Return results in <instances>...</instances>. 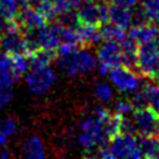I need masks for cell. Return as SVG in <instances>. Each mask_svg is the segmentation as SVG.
Instances as JSON below:
<instances>
[{
	"label": "cell",
	"mask_w": 159,
	"mask_h": 159,
	"mask_svg": "<svg viewBox=\"0 0 159 159\" xmlns=\"http://www.w3.org/2000/svg\"><path fill=\"white\" fill-rule=\"evenodd\" d=\"M109 114L111 112L106 108L97 107L92 116L81 120L76 135L77 144L81 148L86 150H93L108 144L111 137L107 132L106 120Z\"/></svg>",
	"instance_id": "obj_1"
},
{
	"label": "cell",
	"mask_w": 159,
	"mask_h": 159,
	"mask_svg": "<svg viewBox=\"0 0 159 159\" xmlns=\"http://www.w3.org/2000/svg\"><path fill=\"white\" fill-rule=\"evenodd\" d=\"M58 70L68 77L84 75L97 66V56L88 48H78L77 45H61L56 55Z\"/></svg>",
	"instance_id": "obj_2"
},
{
	"label": "cell",
	"mask_w": 159,
	"mask_h": 159,
	"mask_svg": "<svg viewBox=\"0 0 159 159\" xmlns=\"http://www.w3.org/2000/svg\"><path fill=\"white\" fill-rule=\"evenodd\" d=\"M56 78V71L51 66L35 67L30 68V71L25 75V83L31 93L43 94L52 87Z\"/></svg>",
	"instance_id": "obj_3"
},
{
	"label": "cell",
	"mask_w": 159,
	"mask_h": 159,
	"mask_svg": "<svg viewBox=\"0 0 159 159\" xmlns=\"http://www.w3.org/2000/svg\"><path fill=\"white\" fill-rule=\"evenodd\" d=\"M122 65V48L120 43L116 41L103 40L97 50V66L102 76L108 75V72Z\"/></svg>",
	"instance_id": "obj_4"
},
{
	"label": "cell",
	"mask_w": 159,
	"mask_h": 159,
	"mask_svg": "<svg viewBox=\"0 0 159 159\" xmlns=\"http://www.w3.org/2000/svg\"><path fill=\"white\" fill-rule=\"evenodd\" d=\"M158 63H159V50L155 45V40L138 46L137 70L140 72V75L148 78H153Z\"/></svg>",
	"instance_id": "obj_5"
},
{
	"label": "cell",
	"mask_w": 159,
	"mask_h": 159,
	"mask_svg": "<svg viewBox=\"0 0 159 159\" xmlns=\"http://www.w3.org/2000/svg\"><path fill=\"white\" fill-rule=\"evenodd\" d=\"M111 83L122 93H133L140 86L139 76L125 66H118L108 72Z\"/></svg>",
	"instance_id": "obj_6"
},
{
	"label": "cell",
	"mask_w": 159,
	"mask_h": 159,
	"mask_svg": "<svg viewBox=\"0 0 159 159\" xmlns=\"http://www.w3.org/2000/svg\"><path fill=\"white\" fill-rule=\"evenodd\" d=\"M108 10H109V5L102 1L99 2L91 1V2L81 4L77 10L80 24L96 25V26L103 25L108 21Z\"/></svg>",
	"instance_id": "obj_7"
},
{
	"label": "cell",
	"mask_w": 159,
	"mask_h": 159,
	"mask_svg": "<svg viewBox=\"0 0 159 159\" xmlns=\"http://www.w3.org/2000/svg\"><path fill=\"white\" fill-rule=\"evenodd\" d=\"M0 50L9 55L26 52L25 35L15 20L5 32L0 34Z\"/></svg>",
	"instance_id": "obj_8"
},
{
	"label": "cell",
	"mask_w": 159,
	"mask_h": 159,
	"mask_svg": "<svg viewBox=\"0 0 159 159\" xmlns=\"http://www.w3.org/2000/svg\"><path fill=\"white\" fill-rule=\"evenodd\" d=\"M107 148L113 159H125L138 148V139L135 138V134L118 133L109 139Z\"/></svg>",
	"instance_id": "obj_9"
},
{
	"label": "cell",
	"mask_w": 159,
	"mask_h": 159,
	"mask_svg": "<svg viewBox=\"0 0 159 159\" xmlns=\"http://www.w3.org/2000/svg\"><path fill=\"white\" fill-rule=\"evenodd\" d=\"M15 21L17 22L19 27L22 32H31V31H40L46 26V19L43 15L35 7L25 6L22 10L19 11Z\"/></svg>",
	"instance_id": "obj_10"
},
{
	"label": "cell",
	"mask_w": 159,
	"mask_h": 159,
	"mask_svg": "<svg viewBox=\"0 0 159 159\" xmlns=\"http://www.w3.org/2000/svg\"><path fill=\"white\" fill-rule=\"evenodd\" d=\"M158 118L159 116L149 107L133 111V120L137 128V133H139L140 137H150L155 134Z\"/></svg>",
	"instance_id": "obj_11"
},
{
	"label": "cell",
	"mask_w": 159,
	"mask_h": 159,
	"mask_svg": "<svg viewBox=\"0 0 159 159\" xmlns=\"http://www.w3.org/2000/svg\"><path fill=\"white\" fill-rule=\"evenodd\" d=\"M63 26L61 24H51L39 31V46L40 48L56 51L62 45Z\"/></svg>",
	"instance_id": "obj_12"
},
{
	"label": "cell",
	"mask_w": 159,
	"mask_h": 159,
	"mask_svg": "<svg viewBox=\"0 0 159 159\" xmlns=\"http://www.w3.org/2000/svg\"><path fill=\"white\" fill-rule=\"evenodd\" d=\"M108 21L124 30H128L133 26V9H128L113 2L109 5Z\"/></svg>",
	"instance_id": "obj_13"
},
{
	"label": "cell",
	"mask_w": 159,
	"mask_h": 159,
	"mask_svg": "<svg viewBox=\"0 0 159 159\" xmlns=\"http://www.w3.org/2000/svg\"><path fill=\"white\" fill-rule=\"evenodd\" d=\"M24 159H46V150L41 138L36 134L29 135L21 147Z\"/></svg>",
	"instance_id": "obj_14"
},
{
	"label": "cell",
	"mask_w": 159,
	"mask_h": 159,
	"mask_svg": "<svg viewBox=\"0 0 159 159\" xmlns=\"http://www.w3.org/2000/svg\"><path fill=\"white\" fill-rule=\"evenodd\" d=\"M127 34L138 45H142V43L154 41L159 36V30H158V26H155L150 22H147V24H143V25L132 26L129 32H127Z\"/></svg>",
	"instance_id": "obj_15"
},
{
	"label": "cell",
	"mask_w": 159,
	"mask_h": 159,
	"mask_svg": "<svg viewBox=\"0 0 159 159\" xmlns=\"http://www.w3.org/2000/svg\"><path fill=\"white\" fill-rule=\"evenodd\" d=\"M77 35L80 43L84 46H93V45H99L102 42V34L101 29L96 25H84L80 24L77 27Z\"/></svg>",
	"instance_id": "obj_16"
},
{
	"label": "cell",
	"mask_w": 159,
	"mask_h": 159,
	"mask_svg": "<svg viewBox=\"0 0 159 159\" xmlns=\"http://www.w3.org/2000/svg\"><path fill=\"white\" fill-rule=\"evenodd\" d=\"M120 43V48H122V63L123 66L135 70L137 68V53H138V43L130 37L125 36V39L119 42Z\"/></svg>",
	"instance_id": "obj_17"
},
{
	"label": "cell",
	"mask_w": 159,
	"mask_h": 159,
	"mask_svg": "<svg viewBox=\"0 0 159 159\" xmlns=\"http://www.w3.org/2000/svg\"><path fill=\"white\" fill-rule=\"evenodd\" d=\"M138 145L144 159H159V138L155 135L142 137L138 139Z\"/></svg>",
	"instance_id": "obj_18"
},
{
	"label": "cell",
	"mask_w": 159,
	"mask_h": 159,
	"mask_svg": "<svg viewBox=\"0 0 159 159\" xmlns=\"http://www.w3.org/2000/svg\"><path fill=\"white\" fill-rule=\"evenodd\" d=\"M55 58H56L55 51L45 50V48H39V50H36V51L29 53L30 68L51 66V62H52Z\"/></svg>",
	"instance_id": "obj_19"
},
{
	"label": "cell",
	"mask_w": 159,
	"mask_h": 159,
	"mask_svg": "<svg viewBox=\"0 0 159 159\" xmlns=\"http://www.w3.org/2000/svg\"><path fill=\"white\" fill-rule=\"evenodd\" d=\"M99 29H101V34H102L103 40L122 42L127 36V32L124 29H122V27H119L112 22H106V24L101 25Z\"/></svg>",
	"instance_id": "obj_20"
},
{
	"label": "cell",
	"mask_w": 159,
	"mask_h": 159,
	"mask_svg": "<svg viewBox=\"0 0 159 159\" xmlns=\"http://www.w3.org/2000/svg\"><path fill=\"white\" fill-rule=\"evenodd\" d=\"M21 5H25L24 0H0V16L7 21L15 20Z\"/></svg>",
	"instance_id": "obj_21"
},
{
	"label": "cell",
	"mask_w": 159,
	"mask_h": 159,
	"mask_svg": "<svg viewBox=\"0 0 159 159\" xmlns=\"http://www.w3.org/2000/svg\"><path fill=\"white\" fill-rule=\"evenodd\" d=\"M93 93H94L96 98L103 103H107V102L112 101V98H113V88L106 81L96 82V84L93 87Z\"/></svg>",
	"instance_id": "obj_22"
},
{
	"label": "cell",
	"mask_w": 159,
	"mask_h": 159,
	"mask_svg": "<svg viewBox=\"0 0 159 159\" xmlns=\"http://www.w3.org/2000/svg\"><path fill=\"white\" fill-rule=\"evenodd\" d=\"M143 89L147 94L149 108L159 116V83L158 84H153V83L145 84Z\"/></svg>",
	"instance_id": "obj_23"
},
{
	"label": "cell",
	"mask_w": 159,
	"mask_h": 159,
	"mask_svg": "<svg viewBox=\"0 0 159 159\" xmlns=\"http://www.w3.org/2000/svg\"><path fill=\"white\" fill-rule=\"evenodd\" d=\"M57 21L58 24H61L65 27H71V29H76L80 25V20H78V14L76 10H73V6L62 11L58 16H57Z\"/></svg>",
	"instance_id": "obj_24"
},
{
	"label": "cell",
	"mask_w": 159,
	"mask_h": 159,
	"mask_svg": "<svg viewBox=\"0 0 159 159\" xmlns=\"http://www.w3.org/2000/svg\"><path fill=\"white\" fill-rule=\"evenodd\" d=\"M11 56H12V66H14L15 73L19 77L26 75L29 72V70H30V60L25 55V52L11 55Z\"/></svg>",
	"instance_id": "obj_25"
},
{
	"label": "cell",
	"mask_w": 159,
	"mask_h": 159,
	"mask_svg": "<svg viewBox=\"0 0 159 159\" xmlns=\"http://www.w3.org/2000/svg\"><path fill=\"white\" fill-rule=\"evenodd\" d=\"M17 132V122L14 117H4L0 119V134L7 140Z\"/></svg>",
	"instance_id": "obj_26"
},
{
	"label": "cell",
	"mask_w": 159,
	"mask_h": 159,
	"mask_svg": "<svg viewBox=\"0 0 159 159\" xmlns=\"http://www.w3.org/2000/svg\"><path fill=\"white\" fill-rule=\"evenodd\" d=\"M114 113L119 114V116H128L130 113H133L134 107L132 104V101L128 98H118L114 102Z\"/></svg>",
	"instance_id": "obj_27"
},
{
	"label": "cell",
	"mask_w": 159,
	"mask_h": 159,
	"mask_svg": "<svg viewBox=\"0 0 159 159\" xmlns=\"http://www.w3.org/2000/svg\"><path fill=\"white\" fill-rule=\"evenodd\" d=\"M130 101H132V104H133L134 109H140V108L149 107L148 106V98H147V94H145L144 89L133 92V96L130 97Z\"/></svg>",
	"instance_id": "obj_28"
},
{
	"label": "cell",
	"mask_w": 159,
	"mask_h": 159,
	"mask_svg": "<svg viewBox=\"0 0 159 159\" xmlns=\"http://www.w3.org/2000/svg\"><path fill=\"white\" fill-rule=\"evenodd\" d=\"M14 91L12 87H0V113L12 101Z\"/></svg>",
	"instance_id": "obj_29"
},
{
	"label": "cell",
	"mask_w": 159,
	"mask_h": 159,
	"mask_svg": "<svg viewBox=\"0 0 159 159\" xmlns=\"http://www.w3.org/2000/svg\"><path fill=\"white\" fill-rule=\"evenodd\" d=\"M45 1H47V2H50V4H52V5H55V6L57 7V10H58L60 14H61L62 11H65V10H67V9H70V7L73 6L72 2H71V0H45Z\"/></svg>",
	"instance_id": "obj_30"
},
{
	"label": "cell",
	"mask_w": 159,
	"mask_h": 159,
	"mask_svg": "<svg viewBox=\"0 0 159 159\" xmlns=\"http://www.w3.org/2000/svg\"><path fill=\"white\" fill-rule=\"evenodd\" d=\"M113 2L117 5H120V6L128 7V9H133L138 5L139 0H113Z\"/></svg>",
	"instance_id": "obj_31"
},
{
	"label": "cell",
	"mask_w": 159,
	"mask_h": 159,
	"mask_svg": "<svg viewBox=\"0 0 159 159\" xmlns=\"http://www.w3.org/2000/svg\"><path fill=\"white\" fill-rule=\"evenodd\" d=\"M42 2H43V0H24V4L26 6H31L35 9H37Z\"/></svg>",
	"instance_id": "obj_32"
},
{
	"label": "cell",
	"mask_w": 159,
	"mask_h": 159,
	"mask_svg": "<svg viewBox=\"0 0 159 159\" xmlns=\"http://www.w3.org/2000/svg\"><path fill=\"white\" fill-rule=\"evenodd\" d=\"M10 158H11L10 152L5 147H1L0 148V159H10Z\"/></svg>",
	"instance_id": "obj_33"
},
{
	"label": "cell",
	"mask_w": 159,
	"mask_h": 159,
	"mask_svg": "<svg viewBox=\"0 0 159 159\" xmlns=\"http://www.w3.org/2000/svg\"><path fill=\"white\" fill-rule=\"evenodd\" d=\"M91 1H96V0H71V2H72V5H73V6H80L81 4L91 2Z\"/></svg>",
	"instance_id": "obj_34"
},
{
	"label": "cell",
	"mask_w": 159,
	"mask_h": 159,
	"mask_svg": "<svg viewBox=\"0 0 159 159\" xmlns=\"http://www.w3.org/2000/svg\"><path fill=\"white\" fill-rule=\"evenodd\" d=\"M152 80H155V81H158L159 82V63H158V66H157V70H155V72H154V75H153V78Z\"/></svg>",
	"instance_id": "obj_35"
},
{
	"label": "cell",
	"mask_w": 159,
	"mask_h": 159,
	"mask_svg": "<svg viewBox=\"0 0 159 159\" xmlns=\"http://www.w3.org/2000/svg\"><path fill=\"white\" fill-rule=\"evenodd\" d=\"M157 138H159V118H158V123H157V128H155V134Z\"/></svg>",
	"instance_id": "obj_36"
},
{
	"label": "cell",
	"mask_w": 159,
	"mask_h": 159,
	"mask_svg": "<svg viewBox=\"0 0 159 159\" xmlns=\"http://www.w3.org/2000/svg\"><path fill=\"white\" fill-rule=\"evenodd\" d=\"M155 45H157V47H158V50H159V36L155 39Z\"/></svg>",
	"instance_id": "obj_37"
},
{
	"label": "cell",
	"mask_w": 159,
	"mask_h": 159,
	"mask_svg": "<svg viewBox=\"0 0 159 159\" xmlns=\"http://www.w3.org/2000/svg\"><path fill=\"white\" fill-rule=\"evenodd\" d=\"M158 83H159V82H158Z\"/></svg>",
	"instance_id": "obj_38"
}]
</instances>
